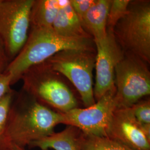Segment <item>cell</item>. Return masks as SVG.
I'll return each mask as SVG.
<instances>
[{
    "label": "cell",
    "instance_id": "cell-1",
    "mask_svg": "<svg viewBox=\"0 0 150 150\" xmlns=\"http://www.w3.org/2000/svg\"><path fill=\"white\" fill-rule=\"evenodd\" d=\"M62 123V114L38 101L22 89L15 91L0 150L25 149L54 132Z\"/></svg>",
    "mask_w": 150,
    "mask_h": 150
},
{
    "label": "cell",
    "instance_id": "cell-2",
    "mask_svg": "<svg viewBox=\"0 0 150 150\" xmlns=\"http://www.w3.org/2000/svg\"><path fill=\"white\" fill-rule=\"evenodd\" d=\"M91 38H69L60 36L52 28L30 30L27 41L21 51L11 61L5 73L12 77L13 85L21 80L25 71L45 62L54 54L66 50H95Z\"/></svg>",
    "mask_w": 150,
    "mask_h": 150
},
{
    "label": "cell",
    "instance_id": "cell-3",
    "mask_svg": "<svg viewBox=\"0 0 150 150\" xmlns=\"http://www.w3.org/2000/svg\"><path fill=\"white\" fill-rule=\"evenodd\" d=\"M22 89L47 107L60 113L78 107L74 95L62 79L46 62L30 67L22 76Z\"/></svg>",
    "mask_w": 150,
    "mask_h": 150
},
{
    "label": "cell",
    "instance_id": "cell-4",
    "mask_svg": "<svg viewBox=\"0 0 150 150\" xmlns=\"http://www.w3.org/2000/svg\"><path fill=\"white\" fill-rule=\"evenodd\" d=\"M113 32L125 54L150 62V1H131Z\"/></svg>",
    "mask_w": 150,
    "mask_h": 150
},
{
    "label": "cell",
    "instance_id": "cell-5",
    "mask_svg": "<svg viewBox=\"0 0 150 150\" xmlns=\"http://www.w3.org/2000/svg\"><path fill=\"white\" fill-rule=\"evenodd\" d=\"M95 60V49L66 50L54 54L45 62L73 84L86 107L96 102L93 80Z\"/></svg>",
    "mask_w": 150,
    "mask_h": 150
},
{
    "label": "cell",
    "instance_id": "cell-6",
    "mask_svg": "<svg viewBox=\"0 0 150 150\" xmlns=\"http://www.w3.org/2000/svg\"><path fill=\"white\" fill-rule=\"evenodd\" d=\"M148 64L125 54L115 71V98L117 108H129L150 94Z\"/></svg>",
    "mask_w": 150,
    "mask_h": 150
},
{
    "label": "cell",
    "instance_id": "cell-7",
    "mask_svg": "<svg viewBox=\"0 0 150 150\" xmlns=\"http://www.w3.org/2000/svg\"><path fill=\"white\" fill-rule=\"evenodd\" d=\"M33 0H0V38L11 62L26 43Z\"/></svg>",
    "mask_w": 150,
    "mask_h": 150
},
{
    "label": "cell",
    "instance_id": "cell-8",
    "mask_svg": "<svg viewBox=\"0 0 150 150\" xmlns=\"http://www.w3.org/2000/svg\"><path fill=\"white\" fill-rule=\"evenodd\" d=\"M115 87L89 107H77L62 114V123L88 135L106 136L109 123L117 108Z\"/></svg>",
    "mask_w": 150,
    "mask_h": 150
},
{
    "label": "cell",
    "instance_id": "cell-9",
    "mask_svg": "<svg viewBox=\"0 0 150 150\" xmlns=\"http://www.w3.org/2000/svg\"><path fill=\"white\" fill-rule=\"evenodd\" d=\"M96 50L95 82L93 93L96 101L115 88V71L125 53L113 32L107 30L106 35L93 40Z\"/></svg>",
    "mask_w": 150,
    "mask_h": 150
},
{
    "label": "cell",
    "instance_id": "cell-10",
    "mask_svg": "<svg viewBox=\"0 0 150 150\" xmlns=\"http://www.w3.org/2000/svg\"><path fill=\"white\" fill-rule=\"evenodd\" d=\"M106 136L133 150H150V137L136 120L130 107L117 108L115 111Z\"/></svg>",
    "mask_w": 150,
    "mask_h": 150
},
{
    "label": "cell",
    "instance_id": "cell-11",
    "mask_svg": "<svg viewBox=\"0 0 150 150\" xmlns=\"http://www.w3.org/2000/svg\"><path fill=\"white\" fill-rule=\"evenodd\" d=\"M52 29L60 36L69 38H91L84 30L70 0H59V9Z\"/></svg>",
    "mask_w": 150,
    "mask_h": 150
},
{
    "label": "cell",
    "instance_id": "cell-12",
    "mask_svg": "<svg viewBox=\"0 0 150 150\" xmlns=\"http://www.w3.org/2000/svg\"><path fill=\"white\" fill-rule=\"evenodd\" d=\"M81 134L79 129L67 126L61 132H54L46 137L32 142L30 146L41 150H81Z\"/></svg>",
    "mask_w": 150,
    "mask_h": 150
},
{
    "label": "cell",
    "instance_id": "cell-13",
    "mask_svg": "<svg viewBox=\"0 0 150 150\" xmlns=\"http://www.w3.org/2000/svg\"><path fill=\"white\" fill-rule=\"evenodd\" d=\"M111 2V0H95L81 20L84 30L93 40L101 39L107 34V18Z\"/></svg>",
    "mask_w": 150,
    "mask_h": 150
},
{
    "label": "cell",
    "instance_id": "cell-14",
    "mask_svg": "<svg viewBox=\"0 0 150 150\" xmlns=\"http://www.w3.org/2000/svg\"><path fill=\"white\" fill-rule=\"evenodd\" d=\"M59 9V0H33L30 11V29L52 28Z\"/></svg>",
    "mask_w": 150,
    "mask_h": 150
},
{
    "label": "cell",
    "instance_id": "cell-15",
    "mask_svg": "<svg viewBox=\"0 0 150 150\" xmlns=\"http://www.w3.org/2000/svg\"><path fill=\"white\" fill-rule=\"evenodd\" d=\"M81 150H134L107 136H96L82 132Z\"/></svg>",
    "mask_w": 150,
    "mask_h": 150
},
{
    "label": "cell",
    "instance_id": "cell-16",
    "mask_svg": "<svg viewBox=\"0 0 150 150\" xmlns=\"http://www.w3.org/2000/svg\"><path fill=\"white\" fill-rule=\"evenodd\" d=\"M130 108L137 122L146 135L150 137V99L140 100Z\"/></svg>",
    "mask_w": 150,
    "mask_h": 150
},
{
    "label": "cell",
    "instance_id": "cell-17",
    "mask_svg": "<svg viewBox=\"0 0 150 150\" xmlns=\"http://www.w3.org/2000/svg\"><path fill=\"white\" fill-rule=\"evenodd\" d=\"M131 0H111L107 18V30L113 31L117 23L127 13Z\"/></svg>",
    "mask_w": 150,
    "mask_h": 150
},
{
    "label": "cell",
    "instance_id": "cell-18",
    "mask_svg": "<svg viewBox=\"0 0 150 150\" xmlns=\"http://www.w3.org/2000/svg\"><path fill=\"white\" fill-rule=\"evenodd\" d=\"M15 91L12 90L0 99V149L4 142L6 129Z\"/></svg>",
    "mask_w": 150,
    "mask_h": 150
},
{
    "label": "cell",
    "instance_id": "cell-19",
    "mask_svg": "<svg viewBox=\"0 0 150 150\" xmlns=\"http://www.w3.org/2000/svg\"><path fill=\"white\" fill-rule=\"evenodd\" d=\"M70 4L81 22L86 13L90 9L95 0H70Z\"/></svg>",
    "mask_w": 150,
    "mask_h": 150
},
{
    "label": "cell",
    "instance_id": "cell-20",
    "mask_svg": "<svg viewBox=\"0 0 150 150\" xmlns=\"http://www.w3.org/2000/svg\"><path fill=\"white\" fill-rule=\"evenodd\" d=\"M11 80L12 77L9 74L5 73L0 76V99L12 90Z\"/></svg>",
    "mask_w": 150,
    "mask_h": 150
},
{
    "label": "cell",
    "instance_id": "cell-21",
    "mask_svg": "<svg viewBox=\"0 0 150 150\" xmlns=\"http://www.w3.org/2000/svg\"><path fill=\"white\" fill-rule=\"evenodd\" d=\"M10 62L4 45L0 38V76L5 74Z\"/></svg>",
    "mask_w": 150,
    "mask_h": 150
},
{
    "label": "cell",
    "instance_id": "cell-22",
    "mask_svg": "<svg viewBox=\"0 0 150 150\" xmlns=\"http://www.w3.org/2000/svg\"><path fill=\"white\" fill-rule=\"evenodd\" d=\"M13 149V150H26L25 149H22V148H20V147H16V146H14V147H12Z\"/></svg>",
    "mask_w": 150,
    "mask_h": 150
},
{
    "label": "cell",
    "instance_id": "cell-23",
    "mask_svg": "<svg viewBox=\"0 0 150 150\" xmlns=\"http://www.w3.org/2000/svg\"><path fill=\"white\" fill-rule=\"evenodd\" d=\"M13 150L12 148H7V149H3V150Z\"/></svg>",
    "mask_w": 150,
    "mask_h": 150
}]
</instances>
